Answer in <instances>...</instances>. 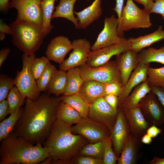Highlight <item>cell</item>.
<instances>
[{"label": "cell", "mask_w": 164, "mask_h": 164, "mask_svg": "<svg viewBox=\"0 0 164 164\" xmlns=\"http://www.w3.org/2000/svg\"><path fill=\"white\" fill-rule=\"evenodd\" d=\"M60 101V97L50 96L46 91L35 100L27 98L14 131L33 145L43 143L56 119V109Z\"/></svg>", "instance_id": "cell-1"}, {"label": "cell", "mask_w": 164, "mask_h": 164, "mask_svg": "<svg viewBox=\"0 0 164 164\" xmlns=\"http://www.w3.org/2000/svg\"><path fill=\"white\" fill-rule=\"evenodd\" d=\"M83 136L72 132V125L56 119L43 143L49 156L47 164H71L81 149L88 143Z\"/></svg>", "instance_id": "cell-2"}, {"label": "cell", "mask_w": 164, "mask_h": 164, "mask_svg": "<svg viewBox=\"0 0 164 164\" xmlns=\"http://www.w3.org/2000/svg\"><path fill=\"white\" fill-rule=\"evenodd\" d=\"M49 156L47 149L42 143L33 145L18 136L14 130L2 140L0 145V164H36Z\"/></svg>", "instance_id": "cell-3"}, {"label": "cell", "mask_w": 164, "mask_h": 164, "mask_svg": "<svg viewBox=\"0 0 164 164\" xmlns=\"http://www.w3.org/2000/svg\"><path fill=\"white\" fill-rule=\"evenodd\" d=\"M9 26L12 30V43L19 50L29 55L39 49L44 39L42 29L28 22L16 19Z\"/></svg>", "instance_id": "cell-4"}, {"label": "cell", "mask_w": 164, "mask_h": 164, "mask_svg": "<svg viewBox=\"0 0 164 164\" xmlns=\"http://www.w3.org/2000/svg\"><path fill=\"white\" fill-rule=\"evenodd\" d=\"M150 11L138 7L133 0H127L121 12L118 32L119 36L123 37L124 32L133 29L148 28L152 25Z\"/></svg>", "instance_id": "cell-5"}, {"label": "cell", "mask_w": 164, "mask_h": 164, "mask_svg": "<svg viewBox=\"0 0 164 164\" xmlns=\"http://www.w3.org/2000/svg\"><path fill=\"white\" fill-rule=\"evenodd\" d=\"M36 58L35 53L29 55L23 53L22 69L17 72L13 79L14 85L21 93L26 97L33 100L39 97L41 92L31 69V65Z\"/></svg>", "instance_id": "cell-6"}, {"label": "cell", "mask_w": 164, "mask_h": 164, "mask_svg": "<svg viewBox=\"0 0 164 164\" xmlns=\"http://www.w3.org/2000/svg\"><path fill=\"white\" fill-rule=\"evenodd\" d=\"M79 67L84 80H94L105 84L112 82L122 83L121 74L115 60L109 61L96 67H91L86 64Z\"/></svg>", "instance_id": "cell-7"}, {"label": "cell", "mask_w": 164, "mask_h": 164, "mask_svg": "<svg viewBox=\"0 0 164 164\" xmlns=\"http://www.w3.org/2000/svg\"><path fill=\"white\" fill-rule=\"evenodd\" d=\"M42 0H11L9 9H16L17 15L16 20L30 22L38 27H42L43 17L40 4Z\"/></svg>", "instance_id": "cell-8"}, {"label": "cell", "mask_w": 164, "mask_h": 164, "mask_svg": "<svg viewBox=\"0 0 164 164\" xmlns=\"http://www.w3.org/2000/svg\"><path fill=\"white\" fill-rule=\"evenodd\" d=\"M72 131L75 134L84 136L89 143L104 140L110 136L111 132L106 125L94 121L88 117L82 118L78 123L72 126Z\"/></svg>", "instance_id": "cell-9"}, {"label": "cell", "mask_w": 164, "mask_h": 164, "mask_svg": "<svg viewBox=\"0 0 164 164\" xmlns=\"http://www.w3.org/2000/svg\"><path fill=\"white\" fill-rule=\"evenodd\" d=\"M138 106L151 125L158 126L164 123V107L151 91L141 100Z\"/></svg>", "instance_id": "cell-10"}, {"label": "cell", "mask_w": 164, "mask_h": 164, "mask_svg": "<svg viewBox=\"0 0 164 164\" xmlns=\"http://www.w3.org/2000/svg\"><path fill=\"white\" fill-rule=\"evenodd\" d=\"M132 43L124 38L119 43L90 52L86 64L93 67L102 65L109 61L112 56H117L131 48Z\"/></svg>", "instance_id": "cell-11"}, {"label": "cell", "mask_w": 164, "mask_h": 164, "mask_svg": "<svg viewBox=\"0 0 164 164\" xmlns=\"http://www.w3.org/2000/svg\"><path fill=\"white\" fill-rule=\"evenodd\" d=\"M118 114V108H112L103 97L90 104L87 117L94 121L106 125L111 131L116 121Z\"/></svg>", "instance_id": "cell-12"}, {"label": "cell", "mask_w": 164, "mask_h": 164, "mask_svg": "<svg viewBox=\"0 0 164 164\" xmlns=\"http://www.w3.org/2000/svg\"><path fill=\"white\" fill-rule=\"evenodd\" d=\"M72 52L68 58L60 64L59 69L67 71L69 69L85 64L91 51L90 42L85 38L75 39L72 42Z\"/></svg>", "instance_id": "cell-13"}, {"label": "cell", "mask_w": 164, "mask_h": 164, "mask_svg": "<svg viewBox=\"0 0 164 164\" xmlns=\"http://www.w3.org/2000/svg\"><path fill=\"white\" fill-rule=\"evenodd\" d=\"M118 20L114 15L106 17L104 27L91 46V51L97 50L120 42L124 38L118 33Z\"/></svg>", "instance_id": "cell-14"}, {"label": "cell", "mask_w": 164, "mask_h": 164, "mask_svg": "<svg viewBox=\"0 0 164 164\" xmlns=\"http://www.w3.org/2000/svg\"><path fill=\"white\" fill-rule=\"evenodd\" d=\"M131 134V128L128 121L122 108L118 107L117 118L111 130L110 136L114 152L118 158L126 139Z\"/></svg>", "instance_id": "cell-15"}, {"label": "cell", "mask_w": 164, "mask_h": 164, "mask_svg": "<svg viewBox=\"0 0 164 164\" xmlns=\"http://www.w3.org/2000/svg\"><path fill=\"white\" fill-rule=\"evenodd\" d=\"M72 49V42L69 38L63 35L59 36L51 40L45 54L50 60L60 64L64 61L66 55Z\"/></svg>", "instance_id": "cell-16"}, {"label": "cell", "mask_w": 164, "mask_h": 164, "mask_svg": "<svg viewBox=\"0 0 164 164\" xmlns=\"http://www.w3.org/2000/svg\"><path fill=\"white\" fill-rule=\"evenodd\" d=\"M122 109L129 122L132 135L138 140H141L146 133L147 129L152 125L145 119L138 106Z\"/></svg>", "instance_id": "cell-17"}, {"label": "cell", "mask_w": 164, "mask_h": 164, "mask_svg": "<svg viewBox=\"0 0 164 164\" xmlns=\"http://www.w3.org/2000/svg\"><path fill=\"white\" fill-rule=\"evenodd\" d=\"M138 53L130 48L116 56L115 61L121 74L122 87L126 84L132 71L139 63Z\"/></svg>", "instance_id": "cell-18"}, {"label": "cell", "mask_w": 164, "mask_h": 164, "mask_svg": "<svg viewBox=\"0 0 164 164\" xmlns=\"http://www.w3.org/2000/svg\"><path fill=\"white\" fill-rule=\"evenodd\" d=\"M149 64L139 63L132 73L126 84L123 87L122 93L118 98V107L134 88L147 80Z\"/></svg>", "instance_id": "cell-19"}, {"label": "cell", "mask_w": 164, "mask_h": 164, "mask_svg": "<svg viewBox=\"0 0 164 164\" xmlns=\"http://www.w3.org/2000/svg\"><path fill=\"white\" fill-rule=\"evenodd\" d=\"M101 0H94L92 4L80 12L74 11L78 21L80 29H86L98 19L102 13Z\"/></svg>", "instance_id": "cell-20"}, {"label": "cell", "mask_w": 164, "mask_h": 164, "mask_svg": "<svg viewBox=\"0 0 164 164\" xmlns=\"http://www.w3.org/2000/svg\"><path fill=\"white\" fill-rule=\"evenodd\" d=\"M105 84L97 81L88 80H84L79 94L84 100L90 104L97 99L106 94Z\"/></svg>", "instance_id": "cell-21"}, {"label": "cell", "mask_w": 164, "mask_h": 164, "mask_svg": "<svg viewBox=\"0 0 164 164\" xmlns=\"http://www.w3.org/2000/svg\"><path fill=\"white\" fill-rule=\"evenodd\" d=\"M164 39V30L162 26H160L154 32L145 36L134 38L130 37L128 39L132 43L131 49L139 53L144 48Z\"/></svg>", "instance_id": "cell-22"}, {"label": "cell", "mask_w": 164, "mask_h": 164, "mask_svg": "<svg viewBox=\"0 0 164 164\" xmlns=\"http://www.w3.org/2000/svg\"><path fill=\"white\" fill-rule=\"evenodd\" d=\"M139 141L132 134L128 137L118 158V164H134L136 163L138 143Z\"/></svg>", "instance_id": "cell-23"}, {"label": "cell", "mask_w": 164, "mask_h": 164, "mask_svg": "<svg viewBox=\"0 0 164 164\" xmlns=\"http://www.w3.org/2000/svg\"><path fill=\"white\" fill-rule=\"evenodd\" d=\"M151 89L147 80L141 83L134 88L119 107L129 109L138 106L141 100L151 91Z\"/></svg>", "instance_id": "cell-24"}, {"label": "cell", "mask_w": 164, "mask_h": 164, "mask_svg": "<svg viewBox=\"0 0 164 164\" xmlns=\"http://www.w3.org/2000/svg\"><path fill=\"white\" fill-rule=\"evenodd\" d=\"M58 0H56L57 1ZM58 5L55 7V11L53 13L52 19L63 18L72 22L75 28L80 29L78 21L74 14V5L77 0H59Z\"/></svg>", "instance_id": "cell-25"}, {"label": "cell", "mask_w": 164, "mask_h": 164, "mask_svg": "<svg viewBox=\"0 0 164 164\" xmlns=\"http://www.w3.org/2000/svg\"><path fill=\"white\" fill-rule=\"evenodd\" d=\"M67 71L66 84L63 94L70 95L79 93L84 81L79 67L71 68Z\"/></svg>", "instance_id": "cell-26"}, {"label": "cell", "mask_w": 164, "mask_h": 164, "mask_svg": "<svg viewBox=\"0 0 164 164\" xmlns=\"http://www.w3.org/2000/svg\"><path fill=\"white\" fill-rule=\"evenodd\" d=\"M56 118L66 124L72 125L78 123L82 118L73 108L60 101L56 109Z\"/></svg>", "instance_id": "cell-27"}, {"label": "cell", "mask_w": 164, "mask_h": 164, "mask_svg": "<svg viewBox=\"0 0 164 164\" xmlns=\"http://www.w3.org/2000/svg\"><path fill=\"white\" fill-rule=\"evenodd\" d=\"M67 80V72L56 70L53 73L46 91L58 97L64 92Z\"/></svg>", "instance_id": "cell-28"}, {"label": "cell", "mask_w": 164, "mask_h": 164, "mask_svg": "<svg viewBox=\"0 0 164 164\" xmlns=\"http://www.w3.org/2000/svg\"><path fill=\"white\" fill-rule=\"evenodd\" d=\"M60 100L75 110L82 118L87 117L90 104L79 94L64 95L60 97Z\"/></svg>", "instance_id": "cell-29"}, {"label": "cell", "mask_w": 164, "mask_h": 164, "mask_svg": "<svg viewBox=\"0 0 164 164\" xmlns=\"http://www.w3.org/2000/svg\"><path fill=\"white\" fill-rule=\"evenodd\" d=\"M56 0H42L40 6L43 17L42 30L44 38L53 28L51 21Z\"/></svg>", "instance_id": "cell-30"}, {"label": "cell", "mask_w": 164, "mask_h": 164, "mask_svg": "<svg viewBox=\"0 0 164 164\" xmlns=\"http://www.w3.org/2000/svg\"><path fill=\"white\" fill-rule=\"evenodd\" d=\"M138 56L139 63L149 64L155 62L164 64V46L158 49H144L138 53Z\"/></svg>", "instance_id": "cell-31"}, {"label": "cell", "mask_w": 164, "mask_h": 164, "mask_svg": "<svg viewBox=\"0 0 164 164\" xmlns=\"http://www.w3.org/2000/svg\"><path fill=\"white\" fill-rule=\"evenodd\" d=\"M23 108L21 107L14 112L10 114L8 118L0 123V141L2 142L14 130L18 120L21 116Z\"/></svg>", "instance_id": "cell-32"}, {"label": "cell", "mask_w": 164, "mask_h": 164, "mask_svg": "<svg viewBox=\"0 0 164 164\" xmlns=\"http://www.w3.org/2000/svg\"><path fill=\"white\" fill-rule=\"evenodd\" d=\"M104 149V140L85 145L80 150L78 155L88 156L103 159Z\"/></svg>", "instance_id": "cell-33"}, {"label": "cell", "mask_w": 164, "mask_h": 164, "mask_svg": "<svg viewBox=\"0 0 164 164\" xmlns=\"http://www.w3.org/2000/svg\"><path fill=\"white\" fill-rule=\"evenodd\" d=\"M26 97L16 86L11 90L7 98L9 106L10 114L21 107L24 104Z\"/></svg>", "instance_id": "cell-34"}, {"label": "cell", "mask_w": 164, "mask_h": 164, "mask_svg": "<svg viewBox=\"0 0 164 164\" xmlns=\"http://www.w3.org/2000/svg\"><path fill=\"white\" fill-rule=\"evenodd\" d=\"M147 80L150 85L164 89V67L159 68L149 67Z\"/></svg>", "instance_id": "cell-35"}, {"label": "cell", "mask_w": 164, "mask_h": 164, "mask_svg": "<svg viewBox=\"0 0 164 164\" xmlns=\"http://www.w3.org/2000/svg\"><path fill=\"white\" fill-rule=\"evenodd\" d=\"M56 70L55 67L50 62L42 74L36 80L37 84L40 92L46 91L53 73Z\"/></svg>", "instance_id": "cell-36"}, {"label": "cell", "mask_w": 164, "mask_h": 164, "mask_svg": "<svg viewBox=\"0 0 164 164\" xmlns=\"http://www.w3.org/2000/svg\"><path fill=\"white\" fill-rule=\"evenodd\" d=\"M50 62L48 58L45 56L36 58L34 60L31 65V69L36 80L40 77Z\"/></svg>", "instance_id": "cell-37"}, {"label": "cell", "mask_w": 164, "mask_h": 164, "mask_svg": "<svg viewBox=\"0 0 164 164\" xmlns=\"http://www.w3.org/2000/svg\"><path fill=\"white\" fill-rule=\"evenodd\" d=\"M112 143L110 136L104 140L103 164H115L118 158L112 148Z\"/></svg>", "instance_id": "cell-38"}, {"label": "cell", "mask_w": 164, "mask_h": 164, "mask_svg": "<svg viewBox=\"0 0 164 164\" xmlns=\"http://www.w3.org/2000/svg\"><path fill=\"white\" fill-rule=\"evenodd\" d=\"M14 85L13 79L6 75H0V102L7 99L9 92Z\"/></svg>", "instance_id": "cell-39"}, {"label": "cell", "mask_w": 164, "mask_h": 164, "mask_svg": "<svg viewBox=\"0 0 164 164\" xmlns=\"http://www.w3.org/2000/svg\"><path fill=\"white\" fill-rule=\"evenodd\" d=\"M71 164H103V159L78 155L72 159Z\"/></svg>", "instance_id": "cell-40"}, {"label": "cell", "mask_w": 164, "mask_h": 164, "mask_svg": "<svg viewBox=\"0 0 164 164\" xmlns=\"http://www.w3.org/2000/svg\"><path fill=\"white\" fill-rule=\"evenodd\" d=\"M122 84L119 82H112L105 84L106 94H112L118 97L121 94L122 90Z\"/></svg>", "instance_id": "cell-41"}, {"label": "cell", "mask_w": 164, "mask_h": 164, "mask_svg": "<svg viewBox=\"0 0 164 164\" xmlns=\"http://www.w3.org/2000/svg\"><path fill=\"white\" fill-rule=\"evenodd\" d=\"M150 11L151 13L161 15L162 19H164V0H155Z\"/></svg>", "instance_id": "cell-42"}, {"label": "cell", "mask_w": 164, "mask_h": 164, "mask_svg": "<svg viewBox=\"0 0 164 164\" xmlns=\"http://www.w3.org/2000/svg\"><path fill=\"white\" fill-rule=\"evenodd\" d=\"M9 114H10V108L6 99L0 102V121L5 119Z\"/></svg>", "instance_id": "cell-43"}, {"label": "cell", "mask_w": 164, "mask_h": 164, "mask_svg": "<svg viewBox=\"0 0 164 164\" xmlns=\"http://www.w3.org/2000/svg\"><path fill=\"white\" fill-rule=\"evenodd\" d=\"M107 103L113 108H118V97L112 94H107L104 97Z\"/></svg>", "instance_id": "cell-44"}, {"label": "cell", "mask_w": 164, "mask_h": 164, "mask_svg": "<svg viewBox=\"0 0 164 164\" xmlns=\"http://www.w3.org/2000/svg\"><path fill=\"white\" fill-rule=\"evenodd\" d=\"M150 85L151 91L156 95L164 107V89L160 87Z\"/></svg>", "instance_id": "cell-45"}, {"label": "cell", "mask_w": 164, "mask_h": 164, "mask_svg": "<svg viewBox=\"0 0 164 164\" xmlns=\"http://www.w3.org/2000/svg\"><path fill=\"white\" fill-rule=\"evenodd\" d=\"M162 132V130L154 125H152L150 126L146 131V133L152 138H154L160 134Z\"/></svg>", "instance_id": "cell-46"}, {"label": "cell", "mask_w": 164, "mask_h": 164, "mask_svg": "<svg viewBox=\"0 0 164 164\" xmlns=\"http://www.w3.org/2000/svg\"><path fill=\"white\" fill-rule=\"evenodd\" d=\"M124 0H116L115 6L113 9L117 14L118 20V24L120 21L121 12L123 7Z\"/></svg>", "instance_id": "cell-47"}, {"label": "cell", "mask_w": 164, "mask_h": 164, "mask_svg": "<svg viewBox=\"0 0 164 164\" xmlns=\"http://www.w3.org/2000/svg\"><path fill=\"white\" fill-rule=\"evenodd\" d=\"M0 32L9 35H12V30L11 27L8 25L2 19H0Z\"/></svg>", "instance_id": "cell-48"}, {"label": "cell", "mask_w": 164, "mask_h": 164, "mask_svg": "<svg viewBox=\"0 0 164 164\" xmlns=\"http://www.w3.org/2000/svg\"><path fill=\"white\" fill-rule=\"evenodd\" d=\"M10 51V49L8 48H3L0 50V67L7 59Z\"/></svg>", "instance_id": "cell-49"}, {"label": "cell", "mask_w": 164, "mask_h": 164, "mask_svg": "<svg viewBox=\"0 0 164 164\" xmlns=\"http://www.w3.org/2000/svg\"><path fill=\"white\" fill-rule=\"evenodd\" d=\"M140 4L143 5L144 9L150 11L154 4L153 0H134Z\"/></svg>", "instance_id": "cell-50"}, {"label": "cell", "mask_w": 164, "mask_h": 164, "mask_svg": "<svg viewBox=\"0 0 164 164\" xmlns=\"http://www.w3.org/2000/svg\"><path fill=\"white\" fill-rule=\"evenodd\" d=\"M9 0H0V10L3 12L6 13L8 12Z\"/></svg>", "instance_id": "cell-51"}, {"label": "cell", "mask_w": 164, "mask_h": 164, "mask_svg": "<svg viewBox=\"0 0 164 164\" xmlns=\"http://www.w3.org/2000/svg\"><path fill=\"white\" fill-rule=\"evenodd\" d=\"M152 138L147 133L145 134L142 138L141 141L145 144H149L152 141Z\"/></svg>", "instance_id": "cell-52"}, {"label": "cell", "mask_w": 164, "mask_h": 164, "mask_svg": "<svg viewBox=\"0 0 164 164\" xmlns=\"http://www.w3.org/2000/svg\"><path fill=\"white\" fill-rule=\"evenodd\" d=\"M151 164H164V157L160 158L155 156L150 162Z\"/></svg>", "instance_id": "cell-53"}, {"label": "cell", "mask_w": 164, "mask_h": 164, "mask_svg": "<svg viewBox=\"0 0 164 164\" xmlns=\"http://www.w3.org/2000/svg\"><path fill=\"white\" fill-rule=\"evenodd\" d=\"M5 33L0 32V40L1 41H3L5 38Z\"/></svg>", "instance_id": "cell-54"}, {"label": "cell", "mask_w": 164, "mask_h": 164, "mask_svg": "<svg viewBox=\"0 0 164 164\" xmlns=\"http://www.w3.org/2000/svg\"><path fill=\"white\" fill-rule=\"evenodd\" d=\"M86 0V1H91V0Z\"/></svg>", "instance_id": "cell-55"}]
</instances>
